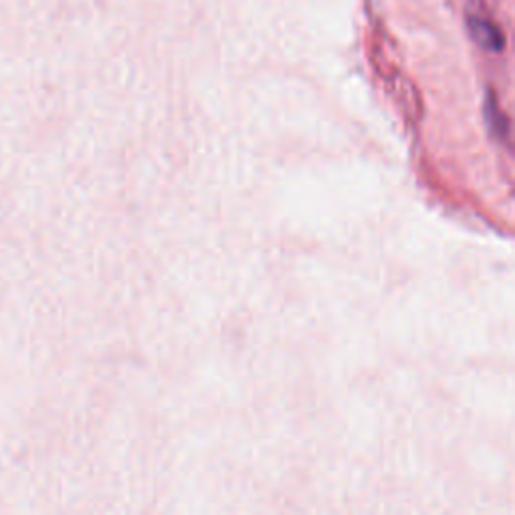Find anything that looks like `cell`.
Segmentation results:
<instances>
[{
	"mask_svg": "<svg viewBox=\"0 0 515 515\" xmlns=\"http://www.w3.org/2000/svg\"><path fill=\"white\" fill-rule=\"evenodd\" d=\"M467 30H469V36H471L475 44H479L481 49H486L489 52L503 51L505 43H503L502 30H499L495 25H491V22L483 20L479 17H469Z\"/></svg>",
	"mask_w": 515,
	"mask_h": 515,
	"instance_id": "6da1fadb",
	"label": "cell"
},
{
	"mask_svg": "<svg viewBox=\"0 0 515 515\" xmlns=\"http://www.w3.org/2000/svg\"><path fill=\"white\" fill-rule=\"evenodd\" d=\"M494 115L497 117L499 111H497L495 103L491 101V97H489V103H487V119H494ZM499 117H502V115H499ZM494 125H495V133H497V135H502V137L507 135V123H505V121H499V123L495 121Z\"/></svg>",
	"mask_w": 515,
	"mask_h": 515,
	"instance_id": "7a4b0ae2",
	"label": "cell"
}]
</instances>
